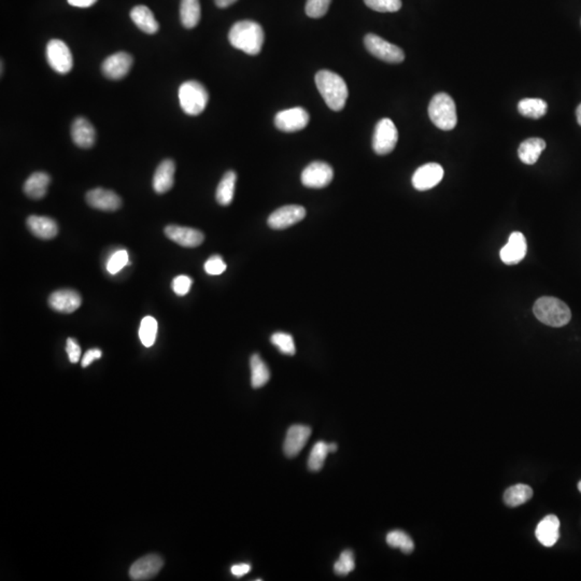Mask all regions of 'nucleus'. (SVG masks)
<instances>
[{
    "label": "nucleus",
    "instance_id": "b1692460",
    "mask_svg": "<svg viewBox=\"0 0 581 581\" xmlns=\"http://www.w3.org/2000/svg\"><path fill=\"white\" fill-rule=\"evenodd\" d=\"M50 182V175L48 173L39 171V173H35L32 175H29L26 182L24 183L23 190L29 198L41 200L46 196Z\"/></svg>",
    "mask_w": 581,
    "mask_h": 581
},
{
    "label": "nucleus",
    "instance_id": "6e6552de",
    "mask_svg": "<svg viewBox=\"0 0 581 581\" xmlns=\"http://www.w3.org/2000/svg\"><path fill=\"white\" fill-rule=\"evenodd\" d=\"M46 60L49 65L62 75L68 73L73 66V58L69 48L60 39H53L49 42L46 46Z\"/></svg>",
    "mask_w": 581,
    "mask_h": 581
},
{
    "label": "nucleus",
    "instance_id": "c03bdc74",
    "mask_svg": "<svg viewBox=\"0 0 581 581\" xmlns=\"http://www.w3.org/2000/svg\"><path fill=\"white\" fill-rule=\"evenodd\" d=\"M251 566L247 563H241V564H236L232 566L231 572L234 576L243 577L245 574L250 572Z\"/></svg>",
    "mask_w": 581,
    "mask_h": 581
},
{
    "label": "nucleus",
    "instance_id": "37998d69",
    "mask_svg": "<svg viewBox=\"0 0 581 581\" xmlns=\"http://www.w3.org/2000/svg\"><path fill=\"white\" fill-rule=\"evenodd\" d=\"M101 356H103V352H101V349H89V350L85 352L83 358H82V367L85 368L91 365L92 363L94 362L95 360H99Z\"/></svg>",
    "mask_w": 581,
    "mask_h": 581
},
{
    "label": "nucleus",
    "instance_id": "c85d7f7f",
    "mask_svg": "<svg viewBox=\"0 0 581 581\" xmlns=\"http://www.w3.org/2000/svg\"><path fill=\"white\" fill-rule=\"evenodd\" d=\"M200 0H181V22L185 28H194L200 21Z\"/></svg>",
    "mask_w": 581,
    "mask_h": 581
},
{
    "label": "nucleus",
    "instance_id": "5701e85b",
    "mask_svg": "<svg viewBox=\"0 0 581 581\" xmlns=\"http://www.w3.org/2000/svg\"><path fill=\"white\" fill-rule=\"evenodd\" d=\"M27 226L33 235L44 241L53 239L58 234V223L48 216H31L27 219Z\"/></svg>",
    "mask_w": 581,
    "mask_h": 581
},
{
    "label": "nucleus",
    "instance_id": "dca6fc26",
    "mask_svg": "<svg viewBox=\"0 0 581 581\" xmlns=\"http://www.w3.org/2000/svg\"><path fill=\"white\" fill-rule=\"evenodd\" d=\"M311 435V428L307 425H292L286 433L284 451L288 458L297 456L305 447Z\"/></svg>",
    "mask_w": 581,
    "mask_h": 581
},
{
    "label": "nucleus",
    "instance_id": "49530a36",
    "mask_svg": "<svg viewBox=\"0 0 581 581\" xmlns=\"http://www.w3.org/2000/svg\"><path fill=\"white\" fill-rule=\"evenodd\" d=\"M214 1L219 8H227L235 3L237 0H214Z\"/></svg>",
    "mask_w": 581,
    "mask_h": 581
},
{
    "label": "nucleus",
    "instance_id": "473e14b6",
    "mask_svg": "<svg viewBox=\"0 0 581 581\" xmlns=\"http://www.w3.org/2000/svg\"><path fill=\"white\" fill-rule=\"evenodd\" d=\"M157 334V322L151 315L144 317L140 323L139 337L144 347H152L155 342Z\"/></svg>",
    "mask_w": 581,
    "mask_h": 581
},
{
    "label": "nucleus",
    "instance_id": "a18cd8bd",
    "mask_svg": "<svg viewBox=\"0 0 581 581\" xmlns=\"http://www.w3.org/2000/svg\"><path fill=\"white\" fill-rule=\"evenodd\" d=\"M97 0H68L69 5L78 8H89L94 5Z\"/></svg>",
    "mask_w": 581,
    "mask_h": 581
},
{
    "label": "nucleus",
    "instance_id": "a878e982",
    "mask_svg": "<svg viewBox=\"0 0 581 581\" xmlns=\"http://www.w3.org/2000/svg\"><path fill=\"white\" fill-rule=\"evenodd\" d=\"M545 149V140L541 138H530L520 144L518 150L519 157L522 163L526 165H533L538 161Z\"/></svg>",
    "mask_w": 581,
    "mask_h": 581
},
{
    "label": "nucleus",
    "instance_id": "4c0bfd02",
    "mask_svg": "<svg viewBox=\"0 0 581 581\" xmlns=\"http://www.w3.org/2000/svg\"><path fill=\"white\" fill-rule=\"evenodd\" d=\"M364 3L377 12H397L401 8V0H364Z\"/></svg>",
    "mask_w": 581,
    "mask_h": 581
},
{
    "label": "nucleus",
    "instance_id": "9d476101",
    "mask_svg": "<svg viewBox=\"0 0 581 581\" xmlns=\"http://www.w3.org/2000/svg\"><path fill=\"white\" fill-rule=\"evenodd\" d=\"M309 123V114L300 107L288 109L277 113L275 116V125L284 132H294L304 130Z\"/></svg>",
    "mask_w": 581,
    "mask_h": 581
},
{
    "label": "nucleus",
    "instance_id": "423d86ee",
    "mask_svg": "<svg viewBox=\"0 0 581 581\" xmlns=\"http://www.w3.org/2000/svg\"><path fill=\"white\" fill-rule=\"evenodd\" d=\"M399 132L393 121L382 119L377 123L372 137V149L378 155H387L397 147Z\"/></svg>",
    "mask_w": 581,
    "mask_h": 581
},
{
    "label": "nucleus",
    "instance_id": "c756f323",
    "mask_svg": "<svg viewBox=\"0 0 581 581\" xmlns=\"http://www.w3.org/2000/svg\"><path fill=\"white\" fill-rule=\"evenodd\" d=\"M532 496H533V489L530 485L519 483L507 489L504 494V502L507 506L518 507L528 502Z\"/></svg>",
    "mask_w": 581,
    "mask_h": 581
},
{
    "label": "nucleus",
    "instance_id": "a211bd4d",
    "mask_svg": "<svg viewBox=\"0 0 581 581\" xmlns=\"http://www.w3.org/2000/svg\"><path fill=\"white\" fill-rule=\"evenodd\" d=\"M132 55H130L125 52H119V53L113 54L105 60L103 65H101V70H103V75L106 76L109 79L120 80L125 77L130 71L132 66Z\"/></svg>",
    "mask_w": 581,
    "mask_h": 581
},
{
    "label": "nucleus",
    "instance_id": "58836bf2",
    "mask_svg": "<svg viewBox=\"0 0 581 581\" xmlns=\"http://www.w3.org/2000/svg\"><path fill=\"white\" fill-rule=\"evenodd\" d=\"M331 3V0H307L306 13L308 17H313V19L324 17Z\"/></svg>",
    "mask_w": 581,
    "mask_h": 581
},
{
    "label": "nucleus",
    "instance_id": "1a4fd4ad",
    "mask_svg": "<svg viewBox=\"0 0 581 581\" xmlns=\"http://www.w3.org/2000/svg\"><path fill=\"white\" fill-rule=\"evenodd\" d=\"M334 178V171L325 162H313L302 173V183L310 189L327 187Z\"/></svg>",
    "mask_w": 581,
    "mask_h": 581
},
{
    "label": "nucleus",
    "instance_id": "ea45409f",
    "mask_svg": "<svg viewBox=\"0 0 581 581\" xmlns=\"http://www.w3.org/2000/svg\"><path fill=\"white\" fill-rule=\"evenodd\" d=\"M226 270V264L224 263L221 255H212L205 263V272L211 276H218V275L223 274Z\"/></svg>",
    "mask_w": 581,
    "mask_h": 581
},
{
    "label": "nucleus",
    "instance_id": "2f4dec72",
    "mask_svg": "<svg viewBox=\"0 0 581 581\" xmlns=\"http://www.w3.org/2000/svg\"><path fill=\"white\" fill-rule=\"evenodd\" d=\"M329 453V444L322 442V440L318 442L310 452L309 460H308V467H309L310 471H321Z\"/></svg>",
    "mask_w": 581,
    "mask_h": 581
},
{
    "label": "nucleus",
    "instance_id": "20e7f679",
    "mask_svg": "<svg viewBox=\"0 0 581 581\" xmlns=\"http://www.w3.org/2000/svg\"><path fill=\"white\" fill-rule=\"evenodd\" d=\"M428 116L436 128L442 130H453L458 123L456 103L450 95L438 93L428 105Z\"/></svg>",
    "mask_w": 581,
    "mask_h": 581
},
{
    "label": "nucleus",
    "instance_id": "cd10ccee",
    "mask_svg": "<svg viewBox=\"0 0 581 581\" xmlns=\"http://www.w3.org/2000/svg\"><path fill=\"white\" fill-rule=\"evenodd\" d=\"M251 385L253 389L264 387L270 379V372L266 363L259 354H253L250 358Z\"/></svg>",
    "mask_w": 581,
    "mask_h": 581
},
{
    "label": "nucleus",
    "instance_id": "9b49d317",
    "mask_svg": "<svg viewBox=\"0 0 581 581\" xmlns=\"http://www.w3.org/2000/svg\"><path fill=\"white\" fill-rule=\"evenodd\" d=\"M306 216V209L298 205H288L281 207L269 216V227L272 229H284L290 226L295 225Z\"/></svg>",
    "mask_w": 581,
    "mask_h": 581
},
{
    "label": "nucleus",
    "instance_id": "72a5a7b5",
    "mask_svg": "<svg viewBox=\"0 0 581 581\" xmlns=\"http://www.w3.org/2000/svg\"><path fill=\"white\" fill-rule=\"evenodd\" d=\"M387 544L392 548H399L401 553H411L415 544L408 534L403 531H392L387 535Z\"/></svg>",
    "mask_w": 581,
    "mask_h": 581
},
{
    "label": "nucleus",
    "instance_id": "7ed1b4c3",
    "mask_svg": "<svg viewBox=\"0 0 581 581\" xmlns=\"http://www.w3.org/2000/svg\"><path fill=\"white\" fill-rule=\"evenodd\" d=\"M533 311L538 321L551 327H564L572 319L569 306L555 297L538 298L534 304Z\"/></svg>",
    "mask_w": 581,
    "mask_h": 581
},
{
    "label": "nucleus",
    "instance_id": "de8ad7c7",
    "mask_svg": "<svg viewBox=\"0 0 581 581\" xmlns=\"http://www.w3.org/2000/svg\"><path fill=\"white\" fill-rule=\"evenodd\" d=\"M577 121H578L579 125L581 126V103L579 105L576 110Z\"/></svg>",
    "mask_w": 581,
    "mask_h": 581
},
{
    "label": "nucleus",
    "instance_id": "c9c22d12",
    "mask_svg": "<svg viewBox=\"0 0 581 581\" xmlns=\"http://www.w3.org/2000/svg\"><path fill=\"white\" fill-rule=\"evenodd\" d=\"M354 567H356V561H354V553L351 550H345L335 562L334 572L338 576H347L354 571Z\"/></svg>",
    "mask_w": 581,
    "mask_h": 581
},
{
    "label": "nucleus",
    "instance_id": "f3484780",
    "mask_svg": "<svg viewBox=\"0 0 581 581\" xmlns=\"http://www.w3.org/2000/svg\"><path fill=\"white\" fill-rule=\"evenodd\" d=\"M87 202L89 207L101 211H116L122 206V200L116 193L101 188L87 192Z\"/></svg>",
    "mask_w": 581,
    "mask_h": 581
},
{
    "label": "nucleus",
    "instance_id": "2eb2a0df",
    "mask_svg": "<svg viewBox=\"0 0 581 581\" xmlns=\"http://www.w3.org/2000/svg\"><path fill=\"white\" fill-rule=\"evenodd\" d=\"M165 235L173 243H178L181 247L195 248L202 245L205 241V236L202 232L195 228L184 227V226L168 225L165 227Z\"/></svg>",
    "mask_w": 581,
    "mask_h": 581
},
{
    "label": "nucleus",
    "instance_id": "7c9ffc66",
    "mask_svg": "<svg viewBox=\"0 0 581 581\" xmlns=\"http://www.w3.org/2000/svg\"><path fill=\"white\" fill-rule=\"evenodd\" d=\"M518 110L526 118L541 119L547 113L548 105L543 99L524 98L519 101Z\"/></svg>",
    "mask_w": 581,
    "mask_h": 581
},
{
    "label": "nucleus",
    "instance_id": "f704fd0d",
    "mask_svg": "<svg viewBox=\"0 0 581 581\" xmlns=\"http://www.w3.org/2000/svg\"><path fill=\"white\" fill-rule=\"evenodd\" d=\"M270 340H272V344L276 346L281 354H286V356H294L295 354V342H294L293 337L290 336V334L278 331V333H275L272 335Z\"/></svg>",
    "mask_w": 581,
    "mask_h": 581
},
{
    "label": "nucleus",
    "instance_id": "e433bc0d",
    "mask_svg": "<svg viewBox=\"0 0 581 581\" xmlns=\"http://www.w3.org/2000/svg\"><path fill=\"white\" fill-rule=\"evenodd\" d=\"M126 265H130L128 261V253L126 250L116 251L113 253L107 262V272L111 275L118 274Z\"/></svg>",
    "mask_w": 581,
    "mask_h": 581
},
{
    "label": "nucleus",
    "instance_id": "8fccbe9b",
    "mask_svg": "<svg viewBox=\"0 0 581 581\" xmlns=\"http://www.w3.org/2000/svg\"><path fill=\"white\" fill-rule=\"evenodd\" d=\"M578 489H579V491H580V493H581V480H580V481H579V483H578Z\"/></svg>",
    "mask_w": 581,
    "mask_h": 581
},
{
    "label": "nucleus",
    "instance_id": "39448f33",
    "mask_svg": "<svg viewBox=\"0 0 581 581\" xmlns=\"http://www.w3.org/2000/svg\"><path fill=\"white\" fill-rule=\"evenodd\" d=\"M209 95L206 87L198 81H187L179 89V101L182 110L189 116H198L206 109Z\"/></svg>",
    "mask_w": 581,
    "mask_h": 581
},
{
    "label": "nucleus",
    "instance_id": "f03ea898",
    "mask_svg": "<svg viewBox=\"0 0 581 581\" xmlns=\"http://www.w3.org/2000/svg\"><path fill=\"white\" fill-rule=\"evenodd\" d=\"M315 85L329 109L340 111L345 108L349 92L340 76L329 70H321L315 75Z\"/></svg>",
    "mask_w": 581,
    "mask_h": 581
},
{
    "label": "nucleus",
    "instance_id": "bb28decb",
    "mask_svg": "<svg viewBox=\"0 0 581 581\" xmlns=\"http://www.w3.org/2000/svg\"><path fill=\"white\" fill-rule=\"evenodd\" d=\"M236 180H237V175L235 171H228L220 181L216 189V202H219L221 206H228L233 202Z\"/></svg>",
    "mask_w": 581,
    "mask_h": 581
},
{
    "label": "nucleus",
    "instance_id": "6ab92c4d",
    "mask_svg": "<svg viewBox=\"0 0 581 581\" xmlns=\"http://www.w3.org/2000/svg\"><path fill=\"white\" fill-rule=\"evenodd\" d=\"M526 241L523 234L514 232L510 236L508 243L501 250V259L506 265H516L521 262L526 254Z\"/></svg>",
    "mask_w": 581,
    "mask_h": 581
},
{
    "label": "nucleus",
    "instance_id": "f257e3e1",
    "mask_svg": "<svg viewBox=\"0 0 581 581\" xmlns=\"http://www.w3.org/2000/svg\"><path fill=\"white\" fill-rule=\"evenodd\" d=\"M228 40L234 48L243 51L249 55H257L264 44V31L254 21H241L232 27Z\"/></svg>",
    "mask_w": 581,
    "mask_h": 581
},
{
    "label": "nucleus",
    "instance_id": "4468645a",
    "mask_svg": "<svg viewBox=\"0 0 581 581\" xmlns=\"http://www.w3.org/2000/svg\"><path fill=\"white\" fill-rule=\"evenodd\" d=\"M82 304V297L76 290L64 288L51 294L49 305L58 313H72L79 309Z\"/></svg>",
    "mask_w": 581,
    "mask_h": 581
},
{
    "label": "nucleus",
    "instance_id": "4be33fe9",
    "mask_svg": "<svg viewBox=\"0 0 581 581\" xmlns=\"http://www.w3.org/2000/svg\"><path fill=\"white\" fill-rule=\"evenodd\" d=\"M175 165L173 159H164L153 177V189L159 194L168 192L175 183Z\"/></svg>",
    "mask_w": 581,
    "mask_h": 581
},
{
    "label": "nucleus",
    "instance_id": "393cba45",
    "mask_svg": "<svg viewBox=\"0 0 581 581\" xmlns=\"http://www.w3.org/2000/svg\"><path fill=\"white\" fill-rule=\"evenodd\" d=\"M132 22L136 26L147 34H155L159 31V25L157 19L154 17L153 12L146 6H137L130 12Z\"/></svg>",
    "mask_w": 581,
    "mask_h": 581
},
{
    "label": "nucleus",
    "instance_id": "ddd939ff",
    "mask_svg": "<svg viewBox=\"0 0 581 581\" xmlns=\"http://www.w3.org/2000/svg\"><path fill=\"white\" fill-rule=\"evenodd\" d=\"M444 178V168L440 164H425L417 169L413 175V188L418 191H428L434 188Z\"/></svg>",
    "mask_w": 581,
    "mask_h": 581
},
{
    "label": "nucleus",
    "instance_id": "412c9836",
    "mask_svg": "<svg viewBox=\"0 0 581 581\" xmlns=\"http://www.w3.org/2000/svg\"><path fill=\"white\" fill-rule=\"evenodd\" d=\"M71 137L78 147L89 149L94 146L96 132L87 119L77 118L72 123Z\"/></svg>",
    "mask_w": 581,
    "mask_h": 581
},
{
    "label": "nucleus",
    "instance_id": "aec40b11",
    "mask_svg": "<svg viewBox=\"0 0 581 581\" xmlns=\"http://www.w3.org/2000/svg\"><path fill=\"white\" fill-rule=\"evenodd\" d=\"M536 538L545 547H553L560 538V520L555 514L545 517L535 531Z\"/></svg>",
    "mask_w": 581,
    "mask_h": 581
},
{
    "label": "nucleus",
    "instance_id": "0eeeda50",
    "mask_svg": "<svg viewBox=\"0 0 581 581\" xmlns=\"http://www.w3.org/2000/svg\"><path fill=\"white\" fill-rule=\"evenodd\" d=\"M364 44L370 54L387 63L399 64L405 60V53L401 48L390 44L377 35H366Z\"/></svg>",
    "mask_w": 581,
    "mask_h": 581
},
{
    "label": "nucleus",
    "instance_id": "f8f14e48",
    "mask_svg": "<svg viewBox=\"0 0 581 581\" xmlns=\"http://www.w3.org/2000/svg\"><path fill=\"white\" fill-rule=\"evenodd\" d=\"M164 561L159 555H148L138 559L130 569V577L132 580H150L159 574Z\"/></svg>",
    "mask_w": 581,
    "mask_h": 581
},
{
    "label": "nucleus",
    "instance_id": "a19ab883",
    "mask_svg": "<svg viewBox=\"0 0 581 581\" xmlns=\"http://www.w3.org/2000/svg\"><path fill=\"white\" fill-rule=\"evenodd\" d=\"M193 280L190 277L181 276L175 277L173 281V290L177 295L184 296L190 292L191 286H192Z\"/></svg>",
    "mask_w": 581,
    "mask_h": 581
},
{
    "label": "nucleus",
    "instance_id": "79ce46f5",
    "mask_svg": "<svg viewBox=\"0 0 581 581\" xmlns=\"http://www.w3.org/2000/svg\"><path fill=\"white\" fill-rule=\"evenodd\" d=\"M66 351H67L68 358H69L70 363L76 364L79 362L81 358V348L77 340L73 338H68L67 344H66Z\"/></svg>",
    "mask_w": 581,
    "mask_h": 581
},
{
    "label": "nucleus",
    "instance_id": "09e8293b",
    "mask_svg": "<svg viewBox=\"0 0 581 581\" xmlns=\"http://www.w3.org/2000/svg\"><path fill=\"white\" fill-rule=\"evenodd\" d=\"M329 452H336L337 451V444H329Z\"/></svg>",
    "mask_w": 581,
    "mask_h": 581
}]
</instances>
